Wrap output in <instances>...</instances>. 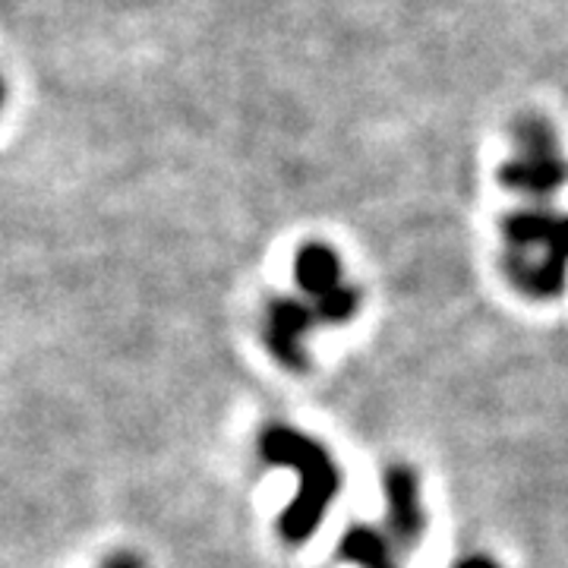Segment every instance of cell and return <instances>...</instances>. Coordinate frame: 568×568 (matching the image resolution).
<instances>
[{"mask_svg":"<svg viewBox=\"0 0 568 568\" xmlns=\"http://www.w3.org/2000/svg\"><path fill=\"white\" fill-rule=\"evenodd\" d=\"M316 323V313L306 301H272L265 310V342L272 357L287 369H306V335Z\"/></svg>","mask_w":568,"mask_h":568,"instance_id":"cell-4","label":"cell"},{"mask_svg":"<svg viewBox=\"0 0 568 568\" xmlns=\"http://www.w3.org/2000/svg\"><path fill=\"white\" fill-rule=\"evenodd\" d=\"M102 568H145V566H142L133 552H114L111 559H104Z\"/></svg>","mask_w":568,"mask_h":568,"instance_id":"cell-8","label":"cell"},{"mask_svg":"<svg viewBox=\"0 0 568 568\" xmlns=\"http://www.w3.org/2000/svg\"><path fill=\"white\" fill-rule=\"evenodd\" d=\"M568 181V164L544 123H525L518 130L515 159L503 168V183L515 193L547 200Z\"/></svg>","mask_w":568,"mask_h":568,"instance_id":"cell-3","label":"cell"},{"mask_svg":"<svg viewBox=\"0 0 568 568\" xmlns=\"http://www.w3.org/2000/svg\"><path fill=\"white\" fill-rule=\"evenodd\" d=\"M338 556L357 568H402L392 552V540L383 530L369 528V525L347 528L338 544Z\"/></svg>","mask_w":568,"mask_h":568,"instance_id":"cell-7","label":"cell"},{"mask_svg":"<svg viewBox=\"0 0 568 568\" xmlns=\"http://www.w3.org/2000/svg\"><path fill=\"white\" fill-rule=\"evenodd\" d=\"M294 278L297 287L304 291L313 304H320L323 297L335 294L345 275H342V260L335 256V250L325 244H304L294 256Z\"/></svg>","mask_w":568,"mask_h":568,"instance_id":"cell-6","label":"cell"},{"mask_svg":"<svg viewBox=\"0 0 568 568\" xmlns=\"http://www.w3.org/2000/svg\"><path fill=\"white\" fill-rule=\"evenodd\" d=\"M260 452L268 465L291 467L297 474V493L278 518V530L287 544H306L342 489V470L323 443L297 433L294 426H268L260 436Z\"/></svg>","mask_w":568,"mask_h":568,"instance_id":"cell-1","label":"cell"},{"mask_svg":"<svg viewBox=\"0 0 568 568\" xmlns=\"http://www.w3.org/2000/svg\"><path fill=\"white\" fill-rule=\"evenodd\" d=\"M383 493H386V515L392 537L402 547H417L420 537L426 534V511L420 503V480L410 467L398 465L388 467L386 480H383Z\"/></svg>","mask_w":568,"mask_h":568,"instance_id":"cell-5","label":"cell"},{"mask_svg":"<svg viewBox=\"0 0 568 568\" xmlns=\"http://www.w3.org/2000/svg\"><path fill=\"white\" fill-rule=\"evenodd\" d=\"M508 282L521 294L549 301L566 291L568 272V215L544 209L518 212L503 222Z\"/></svg>","mask_w":568,"mask_h":568,"instance_id":"cell-2","label":"cell"},{"mask_svg":"<svg viewBox=\"0 0 568 568\" xmlns=\"http://www.w3.org/2000/svg\"><path fill=\"white\" fill-rule=\"evenodd\" d=\"M452 568H499L489 556H480V552H474V556H465V559H458Z\"/></svg>","mask_w":568,"mask_h":568,"instance_id":"cell-9","label":"cell"}]
</instances>
